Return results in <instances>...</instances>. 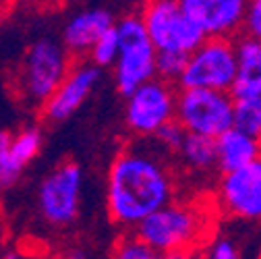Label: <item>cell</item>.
<instances>
[{
    "label": "cell",
    "instance_id": "27",
    "mask_svg": "<svg viewBox=\"0 0 261 259\" xmlns=\"http://www.w3.org/2000/svg\"><path fill=\"white\" fill-rule=\"evenodd\" d=\"M0 23H3V7H0Z\"/></svg>",
    "mask_w": 261,
    "mask_h": 259
},
{
    "label": "cell",
    "instance_id": "21",
    "mask_svg": "<svg viewBox=\"0 0 261 259\" xmlns=\"http://www.w3.org/2000/svg\"><path fill=\"white\" fill-rule=\"evenodd\" d=\"M114 257L118 259H153L158 253L151 249V245L135 230L122 235L114 245Z\"/></svg>",
    "mask_w": 261,
    "mask_h": 259
},
{
    "label": "cell",
    "instance_id": "15",
    "mask_svg": "<svg viewBox=\"0 0 261 259\" xmlns=\"http://www.w3.org/2000/svg\"><path fill=\"white\" fill-rule=\"evenodd\" d=\"M237 56H239V73L230 93L234 98L259 95L261 93V40L245 34L241 40H237Z\"/></svg>",
    "mask_w": 261,
    "mask_h": 259
},
{
    "label": "cell",
    "instance_id": "2",
    "mask_svg": "<svg viewBox=\"0 0 261 259\" xmlns=\"http://www.w3.org/2000/svg\"><path fill=\"white\" fill-rule=\"evenodd\" d=\"M158 257H182L197 249L207 235V216L199 205L170 201L155 210L135 228Z\"/></svg>",
    "mask_w": 261,
    "mask_h": 259
},
{
    "label": "cell",
    "instance_id": "10",
    "mask_svg": "<svg viewBox=\"0 0 261 259\" xmlns=\"http://www.w3.org/2000/svg\"><path fill=\"white\" fill-rule=\"evenodd\" d=\"M216 203L224 216L232 220L249 224L261 222V158L222 172Z\"/></svg>",
    "mask_w": 261,
    "mask_h": 259
},
{
    "label": "cell",
    "instance_id": "4",
    "mask_svg": "<svg viewBox=\"0 0 261 259\" xmlns=\"http://www.w3.org/2000/svg\"><path fill=\"white\" fill-rule=\"evenodd\" d=\"M120 50L112 67L118 93L128 95L145 81L158 77V48L151 42L141 15H126L116 21Z\"/></svg>",
    "mask_w": 261,
    "mask_h": 259
},
{
    "label": "cell",
    "instance_id": "6",
    "mask_svg": "<svg viewBox=\"0 0 261 259\" xmlns=\"http://www.w3.org/2000/svg\"><path fill=\"white\" fill-rule=\"evenodd\" d=\"M83 197V168L77 162H60L40 183L38 210L52 228H69L79 218Z\"/></svg>",
    "mask_w": 261,
    "mask_h": 259
},
{
    "label": "cell",
    "instance_id": "1",
    "mask_svg": "<svg viewBox=\"0 0 261 259\" xmlns=\"http://www.w3.org/2000/svg\"><path fill=\"white\" fill-rule=\"evenodd\" d=\"M174 176L164 156L143 143L116 153L106 178V210L124 230H135L155 210L174 199Z\"/></svg>",
    "mask_w": 261,
    "mask_h": 259
},
{
    "label": "cell",
    "instance_id": "28",
    "mask_svg": "<svg viewBox=\"0 0 261 259\" xmlns=\"http://www.w3.org/2000/svg\"><path fill=\"white\" fill-rule=\"evenodd\" d=\"M3 3H7V0H0V7H3Z\"/></svg>",
    "mask_w": 261,
    "mask_h": 259
},
{
    "label": "cell",
    "instance_id": "17",
    "mask_svg": "<svg viewBox=\"0 0 261 259\" xmlns=\"http://www.w3.org/2000/svg\"><path fill=\"white\" fill-rule=\"evenodd\" d=\"M11 147H13V156L17 158V162L27 168L31 162H34L42 147H44V133L42 128L31 124V126H23L13 135V141H11Z\"/></svg>",
    "mask_w": 261,
    "mask_h": 259
},
{
    "label": "cell",
    "instance_id": "3",
    "mask_svg": "<svg viewBox=\"0 0 261 259\" xmlns=\"http://www.w3.org/2000/svg\"><path fill=\"white\" fill-rule=\"evenodd\" d=\"M71 52L62 42L40 38L27 48L17 73V89L21 100L42 108L71 71Z\"/></svg>",
    "mask_w": 261,
    "mask_h": 259
},
{
    "label": "cell",
    "instance_id": "26",
    "mask_svg": "<svg viewBox=\"0 0 261 259\" xmlns=\"http://www.w3.org/2000/svg\"><path fill=\"white\" fill-rule=\"evenodd\" d=\"M3 249H5V245H3V237H0V255H3Z\"/></svg>",
    "mask_w": 261,
    "mask_h": 259
},
{
    "label": "cell",
    "instance_id": "23",
    "mask_svg": "<svg viewBox=\"0 0 261 259\" xmlns=\"http://www.w3.org/2000/svg\"><path fill=\"white\" fill-rule=\"evenodd\" d=\"M187 137V128L174 118L170 120L168 124H164L160 128V131L153 135V141L162 147V149H166V151H178V147L182 145Z\"/></svg>",
    "mask_w": 261,
    "mask_h": 259
},
{
    "label": "cell",
    "instance_id": "12",
    "mask_svg": "<svg viewBox=\"0 0 261 259\" xmlns=\"http://www.w3.org/2000/svg\"><path fill=\"white\" fill-rule=\"evenodd\" d=\"M180 5L205 36L232 38L245 29L249 0H180Z\"/></svg>",
    "mask_w": 261,
    "mask_h": 259
},
{
    "label": "cell",
    "instance_id": "19",
    "mask_svg": "<svg viewBox=\"0 0 261 259\" xmlns=\"http://www.w3.org/2000/svg\"><path fill=\"white\" fill-rule=\"evenodd\" d=\"M13 135L7 131H0V191L11 189L21 174L25 172V168L17 162V158L13 156V147H11Z\"/></svg>",
    "mask_w": 261,
    "mask_h": 259
},
{
    "label": "cell",
    "instance_id": "16",
    "mask_svg": "<svg viewBox=\"0 0 261 259\" xmlns=\"http://www.w3.org/2000/svg\"><path fill=\"white\" fill-rule=\"evenodd\" d=\"M180 160L187 164L189 170L197 174H207L214 168H218V145L216 137L199 135V133H189L182 141V145L176 151Z\"/></svg>",
    "mask_w": 261,
    "mask_h": 259
},
{
    "label": "cell",
    "instance_id": "24",
    "mask_svg": "<svg viewBox=\"0 0 261 259\" xmlns=\"http://www.w3.org/2000/svg\"><path fill=\"white\" fill-rule=\"evenodd\" d=\"M205 255L212 259H237L241 255L237 243L228 237H214L205 245Z\"/></svg>",
    "mask_w": 261,
    "mask_h": 259
},
{
    "label": "cell",
    "instance_id": "9",
    "mask_svg": "<svg viewBox=\"0 0 261 259\" xmlns=\"http://www.w3.org/2000/svg\"><path fill=\"white\" fill-rule=\"evenodd\" d=\"M141 19L158 50L191 54L207 38L182 9L180 0H145Z\"/></svg>",
    "mask_w": 261,
    "mask_h": 259
},
{
    "label": "cell",
    "instance_id": "18",
    "mask_svg": "<svg viewBox=\"0 0 261 259\" xmlns=\"http://www.w3.org/2000/svg\"><path fill=\"white\" fill-rule=\"evenodd\" d=\"M234 126L261 137V93L234 98Z\"/></svg>",
    "mask_w": 261,
    "mask_h": 259
},
{
    "label": "cell",
    "instance_id": "14",
    "mask_svg": "<svg viewBox=\"0 0 261 259\" xmlns=\"http://www.w3.org/2000/svg\"><path fill=\"white\" fill-rule=\"evenodd\" d=\"M216 145L220 172L241 168L249 162L261 158V137L245 133L237 126H230L220 137H216Z\"/></svg>",
    "mask_w": 261,
    "mask_h": 259
},
{
    "label": "cell",
    "instance_id": "11",
    "mask_svg": "<svg viewBox=\"0 0 261 259\" xmlns=\"http://www.w3.org/2000/svg\"><path fill=\"white\" fill-rule=\"evenodd\" d=\"M102 77V67H97L91 60L77 62L75 67L62 79L58 89L50 95V100L42 106L44 116L50 122H64L69 120L95 91Z\"/></svg>",
    "mask_w": 261,
    "mask_h": 259
},
{
    "label": "cell",
    "instance_id": "13",
    "mask_svg": "<svg viewBox=\"0 0 261 259\" xmlns=\"http://www.w3.org/2000/svg\"><path fill=\"white\" fill-rule=\"evenodd\" d=\"M114 15L102 7L81 9L62 25L60 42L73 56H85L110 27H114Z\"/></svg>",
    "mask_w": 261,
    "mask_h": 259
},
{
    "label": "cell",
    "instance_id": "8",
    "mask_svg": "<svg viewBox=\"0 0 261 259\" xmlns=\"http://www.w3.org/2000/svg\"><path fill=\"white\" fill-rule=\"evenodd\" d=\"M237 73H239L237 42H232V38L207 36L189 54L187 67L178 85L230 91L237 81Z\"/></svg>",
    "mask_w": 261,
    "mask_h": 259
},
{
    "label": "cell",
    "instance_id": "22",
    "mask_svg": "<svg viewBox=\"0 0 261 259\" xmlns=\"http://www.w3.org/2000/svg\"><path fill=\"white\" fill-rule=\"evenodd\" d=\"M189 54L174 52V50H158V77L166 79L170 83H178L185 67H187Z\"/></svg>",
    "mask_w": 261,
    "mask_h": 259
},
{
    "label": "cell",
    "instance_id": "7",
    "mask_svg": "<svg viewBox=\"0 0 261 259\" xmlns=\"http://www.w3.org/2000/svg\"><path fill=\"white\" fill-rule=\"evenodd\" d=\"M124 98V124L135 137L153 139L162 126L176 118L178 91L162 77L145 81Z\"/></svg>",
    "mask_w": 261,
    "mask_h": 259
},
{
    "label": "cell",
    "instance_id": "20",
    "mask_svg": "<svg viewBox=\"0 0 261 259\" xmlns=\"http://www.w3.org/2000/svg\"><path fill=\"white\" fill-rule=\"evenodd\" d=\"M118 50H120V38H118V29L114 23V27H110L106 34L93 44V48L89 50L87 56L93 64H97V67H102V69L110 67L112 69L116 58H118Z\"/></svg>",
    "mask_w": 261,
    "mask_h": 259
},
{
    "label": "cell",
    "instance_id": "25",
    "mask_svg": "<svg viewBox=\"0 0 261 259\" xmlns=\"http://www.w3.org/2000/svg\"><path fill=\"white\" fill-rule=\"evenodd\" d=\"M245 34L261 40V0H249V11L245 19Z\"/></svg>",
    "mask_w": 261,
    "mask_h": 259
},
{
    "label": "cell",
    "instance_id": "5",
    "mask_svg": "<svg viewBox=\"0 0 261 259\" xmlns=\"http://www.w3.org/2000/svg\"><path fill=\"white\" fill-rule=\"evenodd\" d=\"M176 120L189 133L220 137L234 126V95L224 89L180 87Z\"/></svg>",
    "mask_w": 261,
    "mask_h": 259
}]
</instances>
